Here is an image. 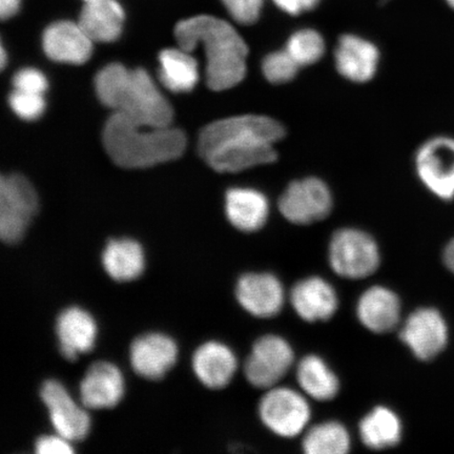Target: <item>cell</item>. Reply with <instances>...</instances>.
Instances as JSON below:
<instances>
[{
  "mask_svg": "<svg viewBox=\"0 0 454 454\" xmlns=\"http://www.w3.org/2000/svg\"><path fill=\"white\" fill-rule=\"evenodd\" d=\"M0 53H2V67H5V64H7V53H5V50L4 47H2V51H0Z\"/></svg>",
  "mask_w": 454,
  "mask_h": 454,
  "instance_id": "cell-38",
  "label": "cell"
},
{
  "mask_svg": "<svg viewBox=\"0 0 454 454\" xmlns=\"http://www.w3.org/2000/svg\"><path fill=\"white\" fill-rule=\"evenodd\" d=\"M278 8L289 15H300L314 10L320 0H272Z\"/></svg>",
  "mask_w": 454,
  "mask_h": 454,
  "instance_id": "cell-35",
  "label": "cell"
},
{
  "mask_svg": "<svg viewBox=\"0 0 454 454\" xmlns=\"http://www.w3.org/2000/svg\"><path fill=\"white\" fill-rule=\"evenodd\" d=\"M175 38L192 52L202 44L207 55V82L214 90L236 87L247 75V43L229 22L213 15H197L178 22Z\"/></svg>",
  "mask_w": 454,
  "mask_h": 454,
  "instance_id": "cell-2",
  "label": "cell"
},
{
  "mask_svg": "<svg viewBox=\"0 0 454 454\" xmlns=\"http://www.w3.org/2000/svg\"><path fill=\"white\" fill-rule=\"evenodd\" d=\"M95 89L102 104L136 122L168 127L173 121L172 106L144 69L107 65L96 75Z\"/></svg>",
  "mask_w": 454,
  "mask_h": 454,
  "instance_id": "cell-3",
  "label": "cell"
},
{
  "mask_svg": "<svg viewBox=\"0 0 454 454\" xmlns=\"http://www.w3.org/2000/svg\"><path fill=\"white\" fill-rule=\"evenodd\" d=\"M242 308L258 317H275L282 309V284L270 274H247L240 278L236 289Z\"/></svg>",
  "mask_w": 454,
  "mask_h": 454,
  "instance_id": "cell-17",
  "label": "cell"
},
{
  "mask_svg": "<svg viewBox=\"0 0 454 454\" xmlns=\"http://www.w3.org/2000/svg\"><path fill=\"white\" fill-rule=\"evenodd\" d=\"M294 362V353L286 340L265 336L254 343L246 364L248 382L258 388H270L286 376Z\"/></svg>",
  "mask_w": 454,
  "mask_h": 454,
  "instance_id": "cell-10",
  "label": "cell"
},
{
  "mask_svg": "<svg viewBox=\"0 0 454 454\" xmlns=\"http://www.w3.org/2000/svg\"><path fill=\"white\" fill-rule=\"evenodd\" d=\"M356 314L362 325L369 331L388 333L399 323L400 301L389 289L374 286L362 294L357 302Z\"/></svg>",
  "mask_w": 454,
  "mask_h": 454,
  "instance_id": "cell-23",
  "label": "cell"
},
{
  "mask_svg": "<svg viewBox=\"0 0 454 454\" xmlns=\"http://www.w3.org/2000/svg\"><path fill=\"white\" fill-rule=\"evenodd\" d=\"M159 77L164 87L174 93L191 92L199 81L197 60L191 52L179 48L163 50L159 54Z\"/></svg>",
  "mask_w": 454,
  "mask_h": 454,
  "instance_id": "cell-25",
  "label": "cell"
},
{
  "mask_svg": "<svg viewBox=\"0 0 454 454\" xmlns=\"http://www.w3.org/2000/svg\"><path fill=\"white\" fill-rule=\"evenodd\" d=\"M303 448L309 454H344L349 450L350 438L340 423H323L312 427L305 435Z\"/></svg>",
  "mask_w": 454,
  "mask_h": 454,
  "instance_id": "cell-28",
  "label": "cell"
},
{
  "mask_svg": "<svg viewBox=\"0 0 454 454\" xmlns=\"http://www.w3.org/2000/svg\"><path fill=\"white\" fill-rule=\"evenodd\" d=\"M286 136L276 119L241 115L208 124L199 136V154L219 173H238L277 160L275 145Z\"/></svg>",
  "mask_w": 454,
  "mask_h": 454,
  "instance_id": "cell-1",
  "label": "cell"
},
{
  "mask_svg": "<svg viewBox=\"0 0 454 454\" xmlns=\"http://www.w3.org/2000/svg\"><path fill=\"white\" fill-rule=\"evenodd\" d=\"M291 302L297 314L309 322L331 319L338 309L336 292L331 284L317 277L296 284Z\"/></svg>",
  "mask_w": 454,
  "mask_h": 454,
  "instance_id": "cell-20",
  "label": "cell"
},
{
  "mask_svg": "<svg viewBox=\"0 0 454 454\" xmlns=\"http://www.w3.org/2000/svg\"><path fill=\"white\" fill-rule=\"evenodd\" d=\"M360 434L364 444L372 450L393 447L401 440L402 425L394 411L377 407L362 419Z\"/></svg>",
  "mask_w": 454,
  "mask_h": 454,
  "instance_id": "cell-26",
  "label": "cell"
},
{
  "mask_svg": "<svg viewBox=\"0 0 454 454\" xmlns=\"http://www.w3.org/2000/svg\"><path fill=\"white\" fill-rule=\"evenodd\" d=\"M446 3L454 10V0H446Z\"/></svg>",
  "mask_w": 454,
  "mask_h": 454,
  "instance_id": "cell-39",
  "label": "cell"
},
{
  "mask_svg": "<svg viewBox=\"0 0 454 454\" xmlns=\"http://www.w3.org/2000/svg\"><path fill=\"white\" fill-rule=\"evenodd\" d=\"M379 62L380 51L373 43L355 34L340 37L334 64L340 76L351 82H368L376 75Z\"/></svg>",
  "mask_w": 454,
  "mask_h": 454,
  "instance_id": "cell-15",
  "label": "cell"
},
{
  "mask_svg": "<svg viewBox=\"0 0 454 454\" xmlns=\"http://www.w3.org/2000/svg\"><path fill=\"white\" fill-rule=\"evenodd\" d=\"M400 338L418 359L428 361L445 348L447 326L439 311L422 309L408 317Z\"/></svg>",
  "mask_w": 454,
  "mask_h": 454,
  "instance_id": "cell-12",
  "label": "cell"
},
{
  "mask_svg": "<svg viewBox=\"0 0 454 454\" xmlns=\"http://www.w3.org/2000/svg\"><path fill=\"white\" fill-rule=\"evenodd\" d=\"M71 442L59 434L43 435L37 440L35 450L38 454H72Z\"/></svg>",
  "mask_w": 454,
  "mask_h": 454,
  "instance_id": "cell-34",
  "label": "cell"
},
{
  "mask_svg": "<svg viewBox=\"0 0 454 454\" xmlns=\"http://www.w3.org/2000/svg\"><path fill=\"white\" fill-rule=\"evenodd\" d=\"M56 333L61 355L67 360L75 361L94 348L98 325L88 311L74 306L61 312L56 322Z\"/></svg>",
  "mask_w": 454,
  "mask_h": 454,
  "instance_id": "cell-18",
  "label": "cell"
},
{
  "mask_svg": "<svg viewBox=\"0 0 454 454\" xmlns=\"http://www.w3.org/2000/svg\"><path fill=\"white\" fill-rule=\"evenodd\" d=\"M286 50L300 67L315 65L325 53V42L314 28H301L292 34Z\"/></svg>",
  "mask_w": 454,
  "mask_h": 454,
  "instance_id": "cell-29",
  "label": "cell"
},
{
  "mask_svg": "<svg viewBox=\"0 0 454 454\" xmlns=\"http://www.w3.org/2000/svg\"><path fill=\"white\" fill-rule=\"evenodd\" d=\"M297 377L301 387L316 400H332L338 394V378L319 356H305L298 366Z\"/></svg>",
  "mask_w": 454,
  "mask_h": 454,
  "instance_id": "cell-27",
  "label": "cell"
},
{
  "mask_svg": "<svg viewBox=\"0 0 454 454\" xmlns=\"http://www.w3.org/2000/svg\"><path fill=\"white\" fill-rule=\"evenodd\" d=\"M279 208L289 223L299 225L317 223L332 212V192L319 178L296 180L282 192Z\"/></svg>",
  "mask_w": 454,
  "mask_h": 454,
  "instance_id": "cell-8",
  "label": "cell"
},
{
  "mask_svg": "<svg viewBox=\"0 0 454 454\" xmlns=\"http://www.w3.org/2000/svg\"><path fill=\"white\" fill-rule=\"evenodd\" d=\"M444 261L447 268L454 272V239L448 244L445 249Z\"/></svg>",
  "mask_w": 454,
  "mask_h": 454,
  "instance_id": "cell-37",
  "label": "cell"
},
{
  "mask_svg": "<svg viewBox=\"0 0 454 454\" xmlns=\"http://www.w3.org/2000/svg\"><path fill=\"white\" fill-rule=\"evenodd\" d=\"M38 211V197L28 181L19 174L0 181V236L5 243L19 242Z\"/></svg>",
  "mask_w": 454,
  "mask_h": 454,
  "instance_id": "cell-5",
  "label": "cell"
},
{
  "mask_svg": "<svg viewBox=\"0 0 454 454\" xmlns=\"http://www.w3.org/2000/svg\"><path fill=\"white\" fill-rule=\"evenodd\" d=\"M41 396L57 434L71 442L87 438L90 429L89 413L76 404L64 385L49 380L43 385Z\"/></svg>",
  "mask_w": 454,
  "mask_h": 454,
  "instance_id": "cell-11",
  "label": "cell"
},
{
  "mask_svg": "<svg viewBox=\"0 0 454 454\" xmlns=\"http://www.w3.org/2000/svg\"><path fill=\"white\" fill-rule=\"evenodd\" d=\"M192 368L199 381L207 388L225 387L234 378L237 359L226 345L207 342L196 350L192 357Z\"/></svg>",
  "mask_w": 454,
  "mask_h": 454,
  "instance_id": "cell-22",
  "label": "cell"
},
{
  "mask_svg": "<svg viewBox=\"0 0 454 454\" xmlns=\"http://www.w3.org/2000/svg\"><path fill=\"white\" fill-rule=\"evenodd\" d=\"M227 12L238 24L254 25L262 12L264 0H221Z\"/></svg>",
  "mask_w": 454,
  "mask_h": 454,
  "instance_id": "cell-32",
  "label": "cell"
},
{
  "mask_svg": "<svg viewBox=\"0 0 454 454\" xmlns=\"http://www.w3.org/2000/svg\"><path fill=\"white\" fill-rule=\"evenodd\" d=\"M178 348L172 338L147 333L130 345L129 360L134 372L147 380H160L177 361Z\"/></svg>",
  "mask_w": 454,
  "mask_h": 454,
  "instance_id": "cell-13",
  "label": "cell"
},
{
  "mask_svg": "<svg viewBox=\"0 0 454 454\" xmlns=\"http://www.w3.org/2000/svg\"><path fill=\"white\" fill-rule=\"evenodd\" d=\"M418 177L431 194L442 200L454 198V138H431L419 147L414 159Z\"/></svg>",
  "mask_w": 454,
  "mask_h": 454,
  "instance_id": "cell-7",
  "label": "cell"
},
{
  "mask_svg": "<svg viewBox=\"0 0 454 454\" xmlns=\"http://www.w3.org/2000/svg\"><path fill=\"white\" fill-rule=\"evenodd\" d=\"M15 90L22 92L43 94L47 90L49 82L44 74L33 67H26L15 74L13 78Z\"/></svg>",
  "mask_w": 454,
  "mask_h": 454,
  "instance_id": "cell-33",
  "label": "cell"
},
{
  "mask_svg": "<svg viewBox=\"0 0 454 454\" xmlns=\"http://www.w3.org/2000/svg\"><path fill=\"white\" fill-rule=\"evenodd\" d=\"M84 3H87V2H93V0H83Z\"/></svg>",
  "mask_w": 454,
  "mask_h": 454,
  "instance_id": "cell-40",
  "label": "cell"
},
{
  "mask_svg": "<svg viewBox=\"0 0 454 454\" xmlns=\"http://www.w3.org/2000/svg\"><path fill=\"white\" fill-rule=\"evenodd\" d=\"M263 76L272 84H286L298 75L299 65L286 49L266 55L261 65Z\"/></svg>",
  "mask_w": 454,
  "mask_h": 454,
  "instance_id": "cell-30",
  "label": "cell"
},
{
  "mask_svg": "<svg viewBox=\"0 0 454 454\" xmlns=\"http://www.w3.org/2000/svg\"><path fill=\"white\" fill-rule=\"evenodd\" d=\"M329 260L333 270L340 277L363 279L377 270L380 254L377 243L366 232L343 229L333 237Z\"/></svg>",
  "mask_w": 454,
  "mask_h": 454,
  "instance_id": "cell-6",
  "label": "cell"
},
{
  "mask_svg": "<svg viewBox=\"0 0 454 454\" xmlns=\"http://www.w3.org/2000/svg\"><path fill=\"white\" fill-rule=\"evenodd\" d=\"M383 3H387L389 0H382Z\"/></svg>",
  "mask_w": 454,
  "mask_h": 454,
  "instance_id": "cell-41",
  "label": "cell"
},
{
  "mask_svg": "<svg viewBox=\"0 0 454 454\" xmlns=\"http://www.w3.org/2000/svg\"><path fill=\"white\" fill-rule=\"evenodd\" d=\"M263 423L276 434L293 438L305 428L310 418L308 402L296 391L276 388L266 394L260 403Z\"/></svg>",
  "mask_w": 454,
  "mask_h": 454,
  "instance_id": "cell-9",
  "label": "cell"
},
{
  "mask_svg": "<svg viewBox=\"0 0 454 454\" xmlns=\"http://www.w3.org/2000/svg\"><path fill=\"white\" fill-rule=\"evenodd\" d=\"M9 104L17 116L28 121L41 118L45 110L43 94L22 92L19 90H14L10 95Z\"/></svg>",
  "mask_w": 454,
  "mask_h": 454,
  "instance_id": "cell-31",
  "label": "cell"
},
{
  "mask_svg": "<svg viewBox=\"0 0 454 454\" xmlns=\"http://www.w3.org/2000/svg\"><path fill=\"white\" fill-rule=\"evenodd\" d=\"M102 264L112 279L117 282L133 281L145 271V252L137 241L111 240L102 254Z\"/></svg>",
  "mask_w": 454,
  "mask_h": 454,
  "instance_id": "cell-24",
  "label": "cell"
},
{
  "mask_svg": "<svg viewBox=\"0 0 454 454\" xmlns=\"http://www.w3.org/2000/svg\"><path fill=\"white\" fill-rule=\"evenodd\" d=\"M93 43L78 21L53 22L45 28L43 36L45 55L62 64H84L92 56Z\"/></svg>",
  "mask_w": 454,
  "mask_h": 454,
  "instance_id": "cell-14",
  "label": "cell"
},
{
  "mask_svg": "<svg viewBox=\"0 0 454 454\" xmlns=\"http://www.w3.org/2000/svg\"><path fill=\"white\" fill-rule=\"evenodd\" d=\"M126 13L117 0L84 3L78 24L94 43H113L121 37Z\"/></svg>",
  "mask_w": 454,
  "mask_h": 454,
  "instance_id": "cell-21",
  "label": "cell"
},
{
  "mask_svg": "<svg viewBox=\"0 0 454 454\" xmlns=\"http://www.w3.org/2000/svg\"><path fill=\"white\" fill-rule=\"evenodd\" d=\"M21 0H0V16L2 20H10L19 12Z\"/></svg>",
  "mask_w": 454,
  "mask_h": 454,
  "instance_id": "cell-36",
  "label": "cell"
},
{
  "mask_svg": "<svg viewBox=\"0 0 454 454\" xmlns=\"http://www.w3.org/2000/svg\"><path fill=\"white\" fill-rule=\"evenodd\" d=\"M124 395L121 369L109 362H98L88 369L81 383V400L89 410H109Z\"/></svg>",
  "mask_w": 454,
  "mask_h": 454,
  "instance_id": "cell-16",
  "label": "cell"
},
{
  "mask_svg": "<svg viewBox=\"0 0 454 454\" xmlns=\"http://www.w3.org/2000/svg\"><path fill=\"white\" fill-rule=\"evenodd\" d=\"M104 144L117 166L145 168L183 155L186 137L181 129L145 126L121 114L113 113L105 126Z\"/></svg>",
  "mask_w": 454,
  "mask_h": 454,
  "instance_id": "cell-4",
  "label": "cell"
},
{
  "mask_svg": "<svg viewBox=\"0 0 454 454\" xmlns=\"http://www.w3.org/2000/svg\"><path fill=\"white\" fill-rule=\"evenodd\" d=\"M225 212L236 229L255 231L262 229L269 219V199L253 187H232L225 195Z\"/></svg>",
  "mask_w": 454,
  "mask_h": 454,
  "instance_id": "cell-19",
  "label": "cell"
}]
</instances>
